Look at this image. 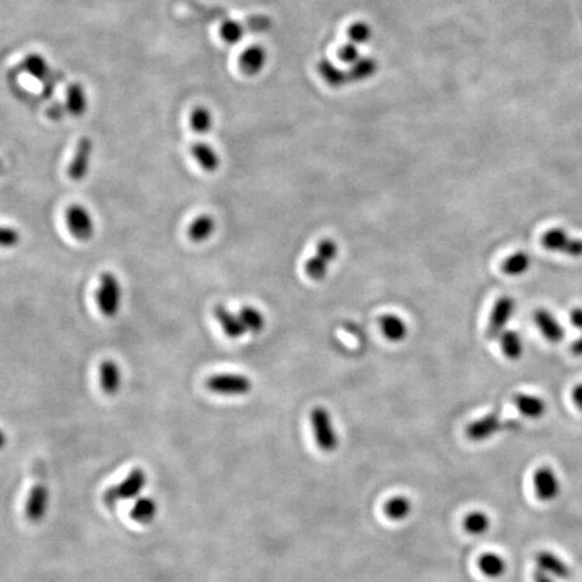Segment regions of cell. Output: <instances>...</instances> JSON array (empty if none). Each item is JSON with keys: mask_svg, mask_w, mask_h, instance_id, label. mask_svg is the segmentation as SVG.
I'll use <instances>...</instances> for the list:
<instances>
[{"mask_svg": "<svg viewBox=\"0 0 582 582\" xmlns=\"http://www.w3.org/2000/svg\"><path fill=\"white\" fill-rule=\"evenodd\" d=\"M146 472L141 468H135L128 473V476L125 477L123 481L106 490L103 497L104 503L109 507H113L120 501L132 500L141 494V491L146 487Z\"/></svg>", "mask_w": 582, "mask_h": 582, "instance_id": "cell-1", "label": "cell"}, {"mask_svg": "<svg viewBox=\"0 0 582 582\" xmlns=\"http://www.w3.org/2000/svg\"><path fill=\"white\" fill-rule=\"evenodd\" d=\"M96 300L104 317L113 318L118 316L122 305V286L115 274L104 272L102 275Z\"/></svg>", "mask_w": 582, "mask_h": 582, "instance_id": "cell-2", "label": "cell"}, {"mask_svg": "<svg viewBox=\"0 0 582 582\" xmlns=\"http://www.w3.org/2000/svg\"><path fill=\"white\" fill-rule=\"evenodd\" d=\"M310 422L318 448L326 453L335 452L338 446V436L329 411L325 407H314L310 413Z\"/></svg>", "mask_w": 582, "mask_h": 582, "instance_id": "cell-3", "label": "cell"}, {"mask_svg": "<svg viewBox=\"0 0 582 582\" xmlns=\"http://www.w3.org/2000/svg\"><path fill=\"white\" fill-rule=\"evenodd\" d=\"M338 254V246L332 239H322L317 246V254L312 256L306 265L305 272L313 281H321L326 277L328 265H331Z\"/></svg>", "mask_w": 582, "mask_h": 582, "instance_id": "cell-4", "label": "cell"}, {"mask_svg": "<svg viewBox=\"0 0 582 582\" xmlns=\"http://www.w3.org/2000/svg\"><path fill=\"white\" fill-rule=\"evenodd\" d=\"M207 388L220 395H247L252 389V382L239 373H217L207 380Z\"/></svg>", "mask_w": 582, "mask_h": 582, "instance_id": "cell-5", "label": "cell"}, {"mask_svg": "<svg viewBox=\"0 0 582 582\" xmlns=\"http://www.w3.org/2000/svg\"><path fill=\"white\" fill-rule=\"evenodd\" d=\"M67 223L73 237L78 242H89L95 235L93 219L81 205H71L67 211Z\"/></svg>", "mask_w": 582, "mask_h": 582, "instance_id": "cell-6", "label": "cell"}, {"mask_svg": "<svg viewBox=\"0 0 582 582\" xmlns=\"http://www.w3.org/2000/svg\"><path fill=\"white\" fill-rule=\"evenodd\" d=\"M50 503V491L46 484H36L26 501V516L29 522L39 523L45 519Z\"/></svg>", "mask_w": 582, "mask_h": 582, "instance_id": "cell-7", "label": "cell"}, {"mask_svg": "<svg viewBox=\"0 0 582 582\" xmlns=\"http://www.w3.org/2000/svg\"><path fill=\"white\" fill-rule=\"evenodd\" d=\"M542 246L570 256H582V239H571L564 230H550L542 236Z\"/></svg>", "mask_w": 582, "mask_h": 582, "instance_id": "cell-8", "label": "cell"}, {"mask_svg": "<svg viewBox=\"0 0 582 582\" xmlns=\"http://www.w3.org/2000/svg\"><path fill=\"white\" fill-rule=\"evenodd\" d=\"M515 309V300L511 297H501L494 302V309L487 328V337L494 340L504 332L506 325L511 319Z\"/></svg>", "mask_w": 582, "mask_h": 582, "instance_id": "cell-9", "label": "cell"}, {"mask_svg": "<svg viewBox=\"0 0 582 582\" xmlns=\"http://www.w3.org/2000/svg\"><path fill=\"white\" fill-rule=\"evenodd\" d=\"M92 151H93V141L88 137L81 138L77 147L76 153L71 159V166L68 169V176L73 181L78 182L83 181L88 176L90 159H92Z\"/></svg>", "mask_w": 582, "mask_h": 582, "instance_id": "cell-10", "label": "cell"}, {"mask_svg": "<svg viewBox=\"0 0 582 582\" xmlns=\"http://www.w3.org/2000/svg\"><path fill=\"white\" fill-rule=\"evenodd\" d=\"M534 488H535L536 496L543 501H551L557 499L561 490L558 477L555 475V472L548 466H543L535 471Z\"/></svg>", "mask_w": 582, "mask_h": 582, "instance_id": "cell-11", "label": "cell"}, {"mask_svg": "<svg viewBox=\"0 0 582 582\" xmlns=\"http://www.w3.org/2000/svg\"><path fill=\"white\" fill-rule=\"evenodd\" d=\"M501 427V420L497 413L488 414L468 426L466 436L472 441H484L491 438Z\"/></svg>", "mask_w": 582, "mask_h": 582, "instance_id": "cell-12", "label": "cell"}, {"mask_svg": "<svg viewBox=\"0 0 582 582\" xmlns=\"http://www.w3.org/2000/svg\"><path fill=\"white\" fill-rule=\"evenodd\" d=\"M267 58V50L262 45H252L240 55L239 65L244 74L255 76L265 69Z\"/></svg>", "mask_w": 582, "mask_h": 582, "instance_id": "cell-13", "label": "cell"}, {"mask_svg": "<svg viewBox=\"0 0 582 582\" xmlns=\"http://www.w3.org/2000/svg\"><path fill=\"white\" fill-rule=\"evenodd\" d=\"M213 314L219 324L221 325L224 333L230 338H240L246 333V328L239 317V314L232 313L224 305H217L213 309Z\"/></svg>", "mask_w": 582, "mask_h": 582, "instance_id": "cell-14", "label": "cell"}, {"mask_svg": "<svg viewBox=\"0 0 582 582\" xmlns=\"http://www.w3.org/2000/svg\"><path fill=\"white\" fill-rule=\"evenodd\" d=\"M100 384L106 395H116L122 387V370L113 360H106L100 366Z\"/></svg>", "mask_w": 582, "mask_h": 582, "instance_id": "cell-15", "label": "cell"}, {"mask_svg": "<svg viewBox=\"0 0 582 582\" xmlns=\"http://www.w3.org/2000/svg\"><path fill=\"white\" fill-rule=\"evenodd\" d=\"M534 318H535V322H536L538 328L541 329V332L543 333L548 341L560 342V341L564 340V328L561 326V324L555 319V317L548 310H546V309L536 310L535 314H534Z\"/></svg>", "mask_w": 582, "mask_h": 582, "instance_id": "cell-16", "label": "cell"}, {"mask_svg": "<svg viewBox=\"0 0 582 582\" xmlns=\"http://www.w3.org/2000/svg\"><path fill=\"white\" fill-rule=\"evenodd\" d=\"M190 153L204 170L213 173L220 167V157L212 146L198 141L190 147Z\"/></svg>", "mask_w": 582, "mask_h": 582, "instance_id": "cell-17", "label": "cell"}, {"mask_svg": "<svg viewBox=\"0 0 582 582\" xmlns=\"http://www.w3.org/2000/svg\"><path fill=\"white\" fill-rule=\"evenodd\" d=\"M536 564L541 570H543L547 574L558 577V578H567L570 576L569 566L564 564L561 558L554 555L548 551H541L536 555Z\"/></svg>", "mask_w": 582, "mask_h": 582, "instance_id": "cell-18", "label": "cell"}, {"mask_svg": "<svg viewBox=\"0 0 582 582\" xmlns=\"http://www.w3.org/2000/svg\"><path fill=\"white\" fill-rule=\"evenodd\" d=\"M513 402L518 410L529 418H541L546 413V403L543 399L534 395L518 394L515 395Z\"/></svg>", "mask_w": 582, "mask_h": 582, "instance_id": "cell-19", "label": "cell"}, {"mask_svg": "<svg viewBox=\"0 0 582 582\" xmlns=\"http://www.w3.org/2000/svg\"><path fill=\"white\" fill-rule=\"evenodd\" d=\"M216 230V221L211 214H201L190 224L188 236L193 243H204Z\"/></svg>", "mask_w": 582, "mask_h": 582, "instance_id": "cell-20", "label": "cell"}, {"mask_svg": "<svg viewBox=\"0 0 582 582\" xmlns=\"http://www.w3.org/2000/svg\"><path fill=\"white\" fill-rule=\"evenodd\" d=\"M20 71L30 74L36 80L45 83L53 71H50L46 60L39 54H29L20 64Z\"/></svg>", "mask_w": 582, "mask_h": 582, "instance_id": "cell-21", "label": "cell"}, {"mask_svg": "<svg viewBox=\"0 0 582 582\" xmlns=\"http://www.w3.org/2000/svg\"><path fill=\"white\" fill-rule=\"evenodd\" d=\"M380 329L386 338L392 342L403 341L407 335V326L405 321L395 314H386L380 317Z\"/></svg>", "mask_w": 582, "mask_h": 582, "instance_id": "cell-22", "label": "cell"}, {"mask_svg": "<svg viewBox=\"0 0 582 582\" xmlns=\"http://www.w3.org/2000/svg\"><path fill=\"white\" fill-rule=\"evenodd\" d=\"M65 106H67V111L74 116H81L87 111V106H88L87 95L80 83H73L68 87Z\"/></svg>", "mask_w": 582, "mask_h": 582, "instance_id": "cell-23", "label": "cell"}, {"mask_svg": "<svg viewBox=\"0 0 582 582\" xmlns=\"http://www.w3.org/2000/svg\"><path fill=\"white\" fill-rule=\"evenodd\" d=\"M157 513L158 504L153 497H139L131 510V518L141 525H148L155 519Z\"/></svg>", "mask_w": 582, "mask_h": 582, "instance_id": "cell-24", "label": "cell"}, {"mask_svg": "<svg viewBox=\"0 0 582 582\" xmlns=\"http://www.w3.org/2000/svg\"><path fill=\"white\" fill-rule=\"evenodd\" d=\"M318 73L325 80V83L333 88H341L342 85H345L347 80L349 78L347 73L341 71L329 60H321L318 62Z\"/></svg>", "mask_w": 582, "mask_h": 582, "instance_id": "cell-25", "label": "cell"}, {"mask_svg": "<svg viewBox=\"0 0 582 582\" xmlns=\"http://www.w3.org/2000/svg\"><path fill=\"white\" fill-rule=\"evenodd\" d=\"M478 567L484 576L490 578H499L506 573L507 564L499 554L488 553L480 557Z\"/></svg>", "mask_w": 582, "mask_h": 582, "instance_id": "cell-26", "label": "cell"}, {"mask_svg": "<svg viewBox=\"0 0 582 582\" xmlns=\"http://www.w3.org/2000/svg\"><path fill=\"white\" fill-rule=\"evenodd\" d=\"M411 500L406 496H395L389 499L384 506V512L391 520H405L411 513Z\"/></svg>", "mask_w": 582, "mask_h": 582, "instance_id": "cell-27", "label": "cell"}, {"mask_svg": "<svg viewBox=\"0 0 582 582\" xmlns=\"http://www.w3.org/2000/svg\"><path fill=\"white\" fill-rule=\"evenodd\" d=\"M239 317L242 319L246 331L251 333H261L265 329V316L254 306H243L239 312Z\"/></svg>", "mask_w": 582, "mask_h": 582, "instance_id": "cell-28", "label": "cell"}, {"mask_svg": "<svg viewBox=\"0 0 582 582\" xmlns=\"http://www.w3.org/2000/svg\"><path fill=\"white\" fill-rule=\"evenodd\" d=\"M531 259L526 252H515L511 256H508L504 263L501 265V270L504 274L510 277H518L525 274L529 268Z\"/></svg>", "mask_w": 582, "mask_h": 582, "instance_id": "cell-29", "label": "cell"}, {"mask_svg": "<svg viewBox=\"0 0 582 582\" xmlns=\"http://www.w3.org/2000/svg\"><path fill=\"white\" fill-rule=\"evenodd\" d=\"M500 344H501V349L506 354V357H508L510 360L520 359L523 353V342L519 333L513 331L503 332L500 335Z\"/></svg>", "mask_w": 582, "mask_h": 582, "instance_id": "cell-30", "label": "cell"}, {"mask_svg": "<svg viewBox=\"0 0 582 582\" xmlns=\"http://www.w3.org/2000/svg\"><path fill=\"white\" fill-rule=\"evenodd\" d=\"M190 127L197 134H208L213 125L212 112L207 106H195L190 113Z\"/></svg>", "mask_w": 582, "mask_h": 582, "instance_id": "cell-31", "label": "cell"}, {"mask_svg": "<svg viewBox=\"0 0 582 582\" xmlns=\"http://www.w3.org/2000/svg\"><path fill=\"white\" fill-rule=\"evenodd\" d=\"M244 34H246V26L239 20L226 19L223 20L220 26V36L228 45L239 43L244 38Z\"/></svg>", "mask_w": 582, "mask_h": 582, "instance_id": "cell-32", "label": "cell"}, {"mask_svg": "<svg viewBox=\"0 0 582 582\" xmlns=\"http://www.w3.org/2000/svg\"><path fill=\"white\" fill-rule=\"evenodd\" d=\"M491 526L490 516L481 511L471 512L465 520L464 527L472 535H483L485 534Z\"/></svg>", "mask_w": 582, "mask_h": 582, "instance_id": "cell-33", "label": "cell"}, {"mask_svg": "<svg viewBox=\"0 0 582 582\" xmlns=\"http://www.w3.org/2000/svg\"><path fill=\"white\" fill-rule=\"evenodd\" d=\"M377 71V64L373 58L367 57V58H360L356 64H353L351 67V71L348 73L349 78H353L356 81H364L367 78H370Z\"/></svg>", "mask_w": 582, "mask_h": 582, "instance_id": "cell-34", "label": "cell"}, {"mask_svg": "<svg viewBox=\"0 0 582 582\" xmlns=\"http://www.w3.org/2000/svg\"><path fill=\"white\" fill-rule=\"evenodd\" d=\"M372 36H373L372 27H370V23H367L364 20L354 22L348 29L349 42H352L357 46H363L366 43H368Z\"/></svg>", "mask_w": 582, "mask_h": 582, "instance_id": "cell-35", "label": "cell"}, {"mask_svg": "<svg viewBox=\"0 0 582 582\" xmlns=\"http://www.w3.org/2000/svg\"><path fill=\"white\" fill-rule=\"evenodd\" d=\"M337 57L338 60L345 64L352 67L353 64H356L360 58H361V53H360V46L354 45L352 42H347L345 45H342L338 52H337Z\"/></svg>", "mask_w": 582, "mask_h": 582, "instance_id": "cell-36", "label": "cell"}, {"mask_svg": "<svg viewBox=\"0 0 582 582\" xmlns=\"http://www.w3.org/2000/svg\"><path fill=\"white\" fill-rule=\"evenodd\" d=\"M20 243L19 230L11 227H0V247L13 248Z\"/></svg>", "mask_w": 582, "mask_h": 582, "instance_id": "cell-37", "label": "cell"}, {"mask_svg": "<svg viewBox=\"0 0 582 582\" xmlns=\"http://www.w3.org/2000/svg\"><path fill=\"white\" fill-rule=\"evenodd\" d=\"M65 112H68L65 104H55V106H52L48 109V116L52 120H61L64 118Z\"/></svg>", "mask_w": 582, "mask_h": 582, "instance_id": "cell-38", "label": "cell"}, {"mask_svg": "<svg viewBox=\"0 0 582 582\" xmlns=\"http://www.w3.org/2000/svg\"><path fill=\"white\" fill-rule=\"evenodd\" d=\"M570 321L576 328L582 329V307H576V309L571 310Z\"/></svg>", "mask_w": 582, "mask_h": 582, "instance_id": "cell-39", "label": "cell"}, {"mask_svg": "<svg viewBox=\"0 0 582 582\" xmlns=\"http://www.w3.org/2000/svg\"><path fill=\"white\" fill-rule=\"evenodd\" d=\"M571 396H573V402H574V405L578 407L580 410L582 411V384H577L574 389H573V392H571Z\"/></svg>", "mask_w": 582, "mask_h": 582, "instance_id": "cell-40", "label": "cell"}, {"mask_svg": "<svg viewBox=\"0 0 582 582\" xmlns=\"http://www.w3.org/2000/svg\"><path fill=\"white\" fill-rule=\"evenodd\" d=\"M534 582H554L553 581V578L550 577V574H547L545 573L543 570H541V569H538L535 573H534Z\"/></svg>", "mask_w": 582, "mask_h": 582, "instance_id": "cell-41", "label": "cell"}, {"mask_svg": "<svg viewBox=\"0 0 582 582\" xmlns=\"http://www.w3.org/2000/svg\"><path fill=\"white\" fill-rule=\"evenodd\" d=\"M571 353L574 356H582V337L571 345Z\"/></svg>", "mask_w": 582, "mask_h": 582, "instance_id": "cell-42", "label": "cell"}, {"mask_svg": "<svg viewBox=\"0 0 582 582\" xmlns=\"http://www.w3.org/2000/svg\"><path fill=\"white\" fill-rule=\"evenodd\" d=\"M6 445H7V436H6V433L0 429V450H1Z\"/></svg>", "mask_w": 582, "mask_h": 582, "instance_id": "cell-43", "label": "cell"}, {"mask_svg": "<svg viewBox=\"0 0 582 582\" xmlns=\"http://www.w3.org/2000/svg\"><path fill=\"white\" fill-rule=\"evenodd\" d=\"M4 169H6V166H4L3 160H0V176L4 173Z\"/></svg>", "mask_w": 582, "mask_h": 582, "instance_id": "cell-44", "label": "cell"}]
</instances>
